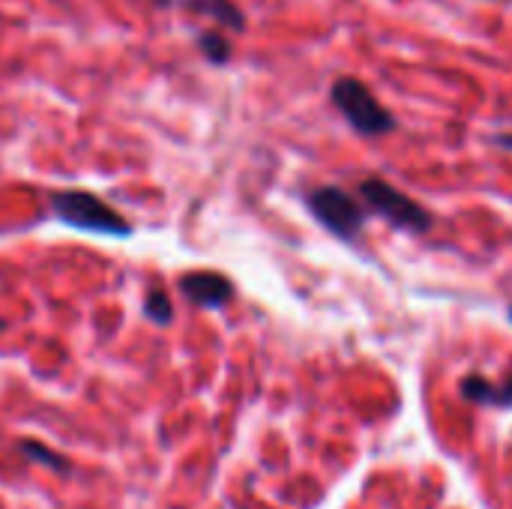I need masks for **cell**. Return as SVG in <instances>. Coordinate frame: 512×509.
<instances>
[{"label": "cell", "mask_w": 512, "mask_h": 509, "mask_svg": "<svg viewBox=\"0 0 512 509\" xmlns=\"http://www.w3.org/2000/svg\"><path fill=\"white\" fill-rule=\"evenodd\" d=\"M51 213L78 231L87 234H102V237H129L132 225L126 222V216H120L108 201H102L99 195L87 192V189H60L51 195Z\"/></svg>", "instance_id": "cell-1"}, {"label": "cell", "mask_w": 512, "mask_h": 509, "mask_svg": "<svg viewBox=\"0 0 512 509\" xmlns=\"http://www.w3.org/2000/svg\"><path fill=\"white\" fill-rule=\"evenodd\" d=\"M330 99L336 105V111L348 120V126L366 138H381V135H390L396 132V117L390 108H384L378 102V96L360 81V78H351V75H342L333 81L330 87Z\"/></svg>", "instance_id": "cell-2"}, {"label": "cell", "mask_w": 512, "mask_h": 509, "mask_svg": "<svg viewBox=\"0 0 512 509\" xmlns=\"http://www.w3.org/2000/svg\"><path fill=\"white\" fill-rule=\"evenodd\" d=\"M357 195H360V201L366 204L369 213L381 216L387 225H393L399 231L426 234L435 225V216L420 201H414L408 192L396 189L384 177H366V180H360Z\"/></svg>", "instance_id": "cell-3"}, {"label": "cell", "mask_w": 512, "mask_h": 509, "mask_svg": "<svg viewBox=\"0 0 512 509\" xmlns=\"http://www.w3.org/2000/svg\"><path fill=\"white\" fill-rule=\"evenodd\" d=\"M306 207L333 237H339L345 243H354L363 234L366 219H369L366 204L339 186H315L306 195Z\"/></svg>", "instance_id": "cell-4"}, {"label": "cell", "mask_w": 512, "mask_h": 509, "mask_svg": "<svg viewBox=\"0 0 512 509\" xmlns=\"http://www.w3.org/2000/svg\"><path fill=\"white\" fill-rule=\"evenodd\" d=\"M180 291L201 309H222L234 300V282L216 270H192L180 276Z\"/></svg>", "instance_id": "cell-5"}, {"label": "cell", "mask_w": 512, "mask_h": 509, "mask_svg": "<svg viewBox=\"0 0 512 509\" xmlns=\"http://www.w3.org/2000/svg\"><path fill=\"white\" fill-rule=\"evenodd\" d=\"M168 3L186 9V12L198 15V18H207L216 27L231 30V33H240L246 27V15L234 0H168Z\"/></svg>", "instance_id": "cell-6"}, {"label": "cell", "mask_w": 512, "mask_h": 509, "mask_svg": "<svg viewBox=\"0 0 512 509\" xmlns=\"http://www.w3.org/2000/svg\"><path fill=\"white\" fill-rule=\"evenodd\" d=\"M462 396L477 402V405H498V408H512V381H507L504 387L489 384L480 375H471L462 381Z\"/></svg>", "instance_id": "cell-7"}, {"label": "cell", "mask_w": 512, "mask_h": 509, "mask_svg": "<svg viewBox=\"0 0 512 509\" xmlns=\"http://www.w3.org/2000/svg\"><path fill=\"white\" fill-rule=\"evenodd\" d=\"M195 42H198V51L210 60V63H228L231 60V39L225 36V30L222 27H210V30H201L198 36H195Z\"/></svg>", "instance_id": "cell-8"}, {"label": "cell", "mask_w": 512, "mask_h": 509, "mask_svg": "<svg viewBox=\"0 0 512 509\" xmlns=\"http://www.w3.org/2000/svg\"><path fill=\"white\" fill-rule=\"evenodd\" d=\"M144 315H147L153 324H159V327L171 324V318H174L171 297H168L165 291H150V294H147V300H144Z\"/></svg>", "instance_id": "cell-9"}, {"label": "cell", "mask_w": 512, "mask_h": 509, "mask_svg": "<svg viewBox=\"0 0 512 509\" xmlns=\"http://www.w3.org/2000/svg\"><path fill=\"white\" fill-rule=\"evenodd\" d=\"M18 447H21V453H24L27 459H33V462H42V465H54V468H57L60 474H66V471H69L66 459L54 456L51 450H45V447H39V444H33V441H21Z\"/></svg>", "instance_id": "cell-10"}, {"label": "cell", "mask_w": 512, "mask_h": 509, "mask_svg": "<svg viewBox=\"0 0 512 509\" xmlns=\"http://www.w3.org/2000/svg\"><path fill=\"white\" fill-rule=\"evenodd\" d=\"M492 144L512 153V132H498V135H492Z\"/></svg>", "instance_id": "cell-11"}, {"label": "cell", "mask_w": 512, "mask_h": 509, "mask_svg": "<svg viewBox=\"0 0 512 509\" xmlns=\"http://www.w3.org/2000/svg\"><path fill=\"white\" fill-rule=\"evenodd\" d=\"M510 321H512V306H510Z\"/></svg>", "instance_id": "cell-12"}]
</instances>
